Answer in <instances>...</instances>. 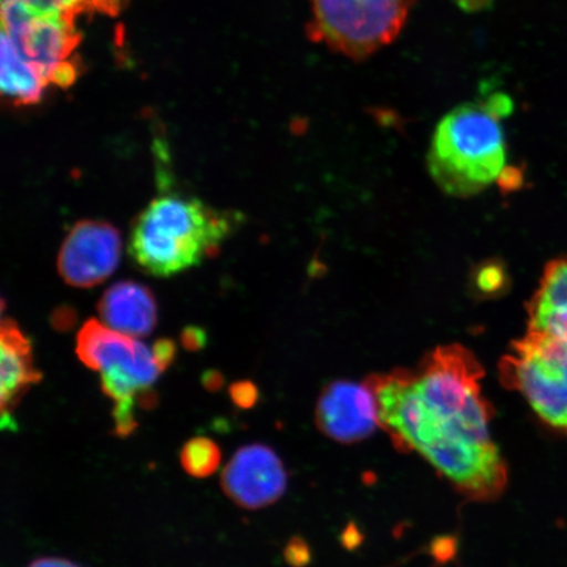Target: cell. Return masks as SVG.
Segmentation results:
<instances>
[{
    "instance_id": "cell-26",
    "label": "cell",
    "mask_w": 567,
    "mask_h": 567,
    "mask_svg": "<svg viewBox=\"0 0 567 567\" xmlns=\"http://www.w3.org/2000/svg\"><path fill=\"white\" fill-rule=\"evenodd\" d=\"M138 405L144 410H153L158 406L159 395L151 386L142 388L137 393Z\"/></svg>"
},
{
    "instance_id": "cell-13",
    "label": "cell",
    "mask_w": 567,
    "mask_h": 567,
    "mask_svg": "<svg viewBox=\"0 0 567 567\" xmlns=\"http://www.w3.org/2000/svg\"><path fill=\"white\" fill-rule=\"evenodd\" d=\"M529 328L567 343V255L550 261L528 305Z\"/></svg>"
},
{
    "instance_id": "cell-2",
    "label": "cell",
    "mask_w": 567,
    "mask_h": 567,
    "mask_svg": "<svg viewBox=\"0 0 567 567\" xmlns=\"http://www.w3.org/2000/svg\"><path fill=\"white\" fill-rule=\"evenodd\" d=\"M236 221L231 213L213 209L198 198L159 196L133 224L131 257L147 274L168 278L217 252Z\"/></svg>"
},
{
    "instance_id": "cell-23",
    "label": "cell",
    "mask_w": 567,
    "mask_h": 567,
    "mask_svg": "<svg viewBox=\"0 0 567 567\" xmlns=\"http://www.w3.org/2000/svg\"><path fill=\"white\" fill-rule=\"evenodd\" d=\"M207 334L200 328H187L182 332V344L188 351H200L207 346Z\"/></svg>"
},
{
    "instance_id": "cell-4",
    "label": "cell",
    "mask_w": 567,
    "mask_h": 567,
    "mask_svg": "<svg viewBox=\"0 0 567 567\" xmlns=\"http://www.w3.org/2000/svg\"><path fill=\"white\" fill-rule=\"evenodd\" d=\"M308 34L329 51L364 61L392 44L416 0H309Z\"/></svg>"
},
{
    "instance_id": "cell-24",
    "label": "cell",
    "mask_w": 567,
    "mask_h": 567,
    "mask_svg": "<svg viewBox=\"0 0 567 567\" xmlns=\"http://www.w3.org/2000/svg\"><path fill=\"white\" fill-rule=\"evenodd\" d=\"M125 0H84L87 9L109 13V16H116L123 9Z\"/></svg>"
},
{
    "instance_id": "cell-25",
    "label": "cell",
    "mask_w": 567,
    "mask_h": 567,
    "mask_svg": "<svg viewBox=\"0 0 567 567\" xmlns=\"http://www.w3.org/2000/svg\"><path fill=\"white\" fill-rule=\"evenodd\" d=\"M202 384L210 393H217L225 385V378L221 372L209 370L203 374Z\"/></svg>"
},
{
    "instance_id": "cell-1",
    "label": "cell",
    "mask_w": 567,
    "mask_h": 567,
    "mask_svg": "<svg viewBox=\"0 0 567 567\" xmlns=\"http://www.w3.org/2000/svg\"><path fill=\"white\" fill-rule=\"evenodd\" d=\"M484 371L471 351L445 346L415 371L365 380L378 402L380 427L401 452H416L467 499L505 493L508 471L495 445L494 409L482 394Z\"/></svg>"
},
{
    "instance_id": "cell-22",
    "label": "cell",
    "mask_w": 567,
    "mask_h": 567,
    "mask_svg": "<svg viewBox=\"0 0 567 567\" xmlns=\"http://www.w3.org/2000/svg\"><path fill=\"white\" fill-rule=\"evenodd\" d=\"M287 563L293 567L307 565L310 558L307 545L300 538H292L284 551Z\"/></svg>"
},
{
    "instance_id": "cell-10",
    "label": "cell",
    "mask_w": 567,
    "mask_h": 567,
    "mask_svg": "<svg viewBox=\"0 0 567 567\" xmlns=\"http://www.w3.org/2000/svg\"><path fill=\"white\" fill-rule=\"evenodd\" d=\"M319 431L339 443H358L380 427L375 396L367 381H336L323 389L316 406Z\"/></svg>"
},
{
    "instance_id": "cell-16",
    "label": "cell",
    "mask_w": 567,
    "mask_h": 567,
    "mask_svg": "<svg viewBox=\"0 0 567 567\" xmlns=\"http://www.w3.org/2000/svg\"><path fill=\"white\" fill-rule=\"evenodd\" d=\"M221 450L208 437H194L183 445L181 463L183 470L195 478H207L221 464Z\"/></svg>"
},
{
    "instance_id": "cell-14",
    "label": "cell",
    "mask_w": 567,
    "mask_h": 567,
    "mask_svg": "<svg viewBox=\"0 0 567 567\" xmlns=\"http://www.w3.org/2000/svg\"><path fill=\"white\" fill-rule=\"evenodd\" d=\"M47 86L44 78L19 53L9 35L2 32L0 87L3 96L17 105H32L41 101Z\"/></svg>"
},
{
    "instance_id": "cell-12",
    "label": "cell",
    "mask_w": 567,
    "mask_h": 567,
    "mask_svg": "<svg viewBox=\"0 0 567 567\" xmlns=\"http://www.w3.org/2000/svg\"><path fill=\"white\" fill-rule=\"evenodd\" d=\"M97 311L109 328L133 338L151 336L158 321L152 290L134 281H120L106 289Z\"/></svg>"
},
{
    "instance_id": "cell-8",
    "label": "cell",
    "mask_w": 567,
    "mask_h": 567,
    "mask_svg": "<svg viewBox=\"0 0 567 567\" xmlns=\"http://www.w3.org/2000/svg\"><path fill=\"white\" fill-rule=\"evenodd\" d=\"M287 472L275 451L264 444L245 445L225 466L221 487L237 506L259 509L278 502L287 488Z\"/></svg>"
},
{
    "instance_id": "cell-7",
    "label": "cell",
    "mask_w": 567,
    "mask_h": 567,
    "mask_svg": "<svg viewBox=\"0 0 567 567\" xmlns=\"http://www.w3.org/2000/svg\"><path fill=\"white\" fill-rule=\"evenodd\" d=\"M122 258V237L109 223L81 221L63 240L59 272L71 287L92 288L115 272Z\"/></svg>"
},
{
    "instance_id": "cell-11",
    "label": "cell",
    "mask_w": 567,
    "mask_h": 567,
    "mask_svg": "<svg viewBox=\"0 0 567 567\" xmlns=\"http://www.w3.org/2000/svg\"><path fill=\"white\" fill-rule=\"evenodd\" d=\"M0 350H2V429L17 431V422L12 413L28 390L39 384L42 373L33 364L31 339L24 336L18 323L4 318L0 332Z\"/></svg>"
},
{
    "instance_id": "cell-17",
    "label": "cell",
    "mask_w": 567,
    "mask_h": 567,
    "mask_svg": "<svg viewBox=\"0 0 567 567\" xmlns=\"http://www.w3.org/2000/svg\"><path fill=\"white\" fill-rule=\"evenodd\" d=\"M101 384L103 393L115 402L136 399L142 389L132 375L115 368L102 372Z\"/></svg>"
},
{
    "instance_id": "cell-15",
    "label": "cell",
    "mask_w": 567,
    "mask_h": 567,
    "mask_svg": "<svg viewBox=\"0 0 567 567\" xmlns=\"http://www.w3.org/2000/svg\"><path fill=\"white\" fill-rule=\"evenodd\" d=\"M84 9V0H2V25L31 17L75 19Z\"/></svg>"
},
{
    "instance_id": "cell-21",
    "label": "cell",
    "mask_w": 567,
    "mask_h": 567,
    "mask_svg": "<svg viewBox=\"0 0 567 567\" xmlns=\"http://www.w3.org/2000/svg\"><path fill=\"white\" fill-rule=\"evenodd\" d=\"M152 350L161 373L172 367L177 354V347L174 340L167 338L159 339L154 343Z\"/></svg>"
},
{
    "instance_id": "cell-27",
    "label": "cell",
    "mask_w": 567,
    "mask_h": 567,
    "mask_svg": "<svg viewBox=\"0 0 567 567\" xmlns=\"http://www.w3.org/2000/svg\"><path fill=\"white\" fill-rule=\"evenodd\" d=\"M28 567H82L70 559L56 558V557H44L34 559V561Z\"/></svg>"
},
{
    "instance_id": "cell-19",
    "label": "cell",
    "mask_w": 567,
    "mask_h": 567,
    "mask_svg": "<svg viewBox=\"0 0 567 567\" xmlns=\"http://www.w3.org/2000/svg\"><path fill=\"white\" fill-rule=\"evenodd\" d=\"M229 395L234 405L248 410L257 405L259 401V389L252 381L244 380L234 382L229 388Z\"/></svg>"
},
{
    "instance_id": "cell-5",
    "label": "cell",
    "mask_w": 567,
    "mask_h": 567,
    "mask_svg": "<svg viewBox=\"0 0 567 567\" xmlns=\"http://www.w3.org/2000/svg\"><path fill=\"white\" fill-rule=\"evenodd\" d=\"M507 389L520 393L538 420L567 435V343L528 330L499 364Z\"/></svg>"
},
{
    "instance_id": "cell-20",
    "label": "cell",
    "mask_w": 567,
    "mask_h": 567,
    "mask_svg": "<svg viewBox=\"0 0 567 567\" xmlns=\"http://www.w3.org/2000/svg\"><path fill=\"white\" fill-rule=\"evenodd\" d=\"M505 284V272L499 266H486L481 269L477 286L485 293H495Z\"/></svg>"
},
{
    "instance_id": "cell-9",
    "label": "cell",
    "mask_w": 567,
    "mask_h": 567,
    "mask_svg": "<svg viewBox=\"0 0 567 567\" xmlns=\"http://www.w3.org/2000/svg\"><path fill=\"white\" fill-rule=\"evenodd\" d=\"M76 354L90 370H122L142 388L152 386L161 374L153 350L96 319H90L78 332Z\"/></svg>"
},
{
    "instance_id": "cell-18",
    "label": "cell",
    "mask_w": 567,
    "mask_h": 567,
    "mask_svg": "<svg viewBox=\"0 0 567 567\" xmlns=\"http://www.w3.org/2000/svg\"><path fill=\"white\" fill-rule=\"evenodd\" d=\"M134 403H136V399L117 401L115 408H113L112 417L113 423H115L113 434L120 439L130 437L138 429V422L133 410Z\"/></svg>"
},
{
    "instance_id": "cell-6",
    "label": "cell",
    "mask_w": 567,
    "mask_h": 567,
    "mask_svg": "<svg viewBox=\"0 0 567 567\" xmlns=\"http://www.w3.org/2000/svg\"><path fill=\"white\" fill-rule=\"evenodd\" d=\"M74 18L31 17L3 25L19 53L48 84L69 87L78 76L74 54L80 44Z\"/></svg>"
},
{
    "instance_id": "cell-3",
    "label": "cell",
    "mask_w": 567,
    "mask_h": 567,
    "mask_svg": "<svg viewBox=\"0 0 567 567\" xmlns=\"http://www.w3.org/2000/svg\"><path fill=\"white\" fill-rule=\"evenodd\" d=\"M502 113L488 102L456 106L431 142L430 172L444 193L466 197L499 181L506 168Z\"/></svg>"
}]
</instances>
